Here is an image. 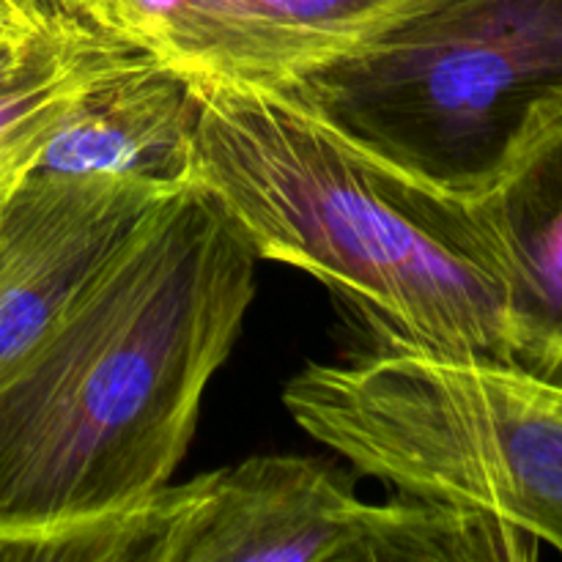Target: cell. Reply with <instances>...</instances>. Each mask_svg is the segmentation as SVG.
I'll use <instances>...</instances> for the list:
<instances>
[{
  "mask_svg": "<svg viewBox=\"0 0 562 562\" xmlns=\"http://www.w3.org/2000/svg\"><path fill=\"white\" fill-rule=\"evenodd\" d=\"M488 390L503 434V519L562 554V379L492 362Z\"/></svg>",
  "mask_w": 562,
  "mask_h": 562,
  "instance_id": "10",
  "label": "cell"
},
{
  "mask_svg": "<svg viewBox=\"0 0 562 562\" xmlns=\"http://www.w3.org/2000/svg\"><path fill=\"white\" fill-rule=\"evenodd\" d=\"M195 80L285 88L423 0H69Z\"/></svg>",
  "mask_w": 562,
  "mask_h": 562,
  "instance_id": "5",
  "label": "cell"
},
{
  "mask_svg": "<svg viewBox=\"0 0 562 562\" xmlns=\"http://www.w3.org/2000/svg\"><path fill=\"white\" fill-rule=\"evenodd\" d=\"M190 181L258 261L322 280L376 349L516 362L508 291L467 201L272 88L198 80Z\"/></svg>",
  "mask_w": 562,
  "mask_h": 562,
  "instance_id": "2",
  "label": "cell"
},
{
  "mask_svg": "<svg viewBox=\"0 0 562 562\" xmlns=\"http://www.w3.org/2000/svg\"><path fill=\"white\" fill-rule=\"evenodd\" d=\"M278 91L470 201L562 115V0H423Z\"/></svg>",
  "mask_w": 562,
  "mask_h": 562,
  "instance_id": "3",
  "label": "cell"
},
{
  "mask_svg": "<svg viewBox=\"0 0 562 562\" xmlns=\"http://www.w3.org/2000/svg\"><path fill=\"white\" fill-rule=\"evenodd\" d=\"M467 206L503 272L516 362L562 379V115Z\"/></svg>",
  "mask_w": 562,
  "mask_h": 562,
  "instance_id": "8",
  "label": "cell"
},
{
  "mask_svg": "<svg viewBox=\"0 0 562 562\" xmlns=\"http://www.w3.org/2000/svg\"><path fill=\"white\" fill-rule=\"evenodd\" d=\"M538 541L467 510L366 503L305 456H252L173 486L157 562H521Z\"/></svg>",
  "mask_w": 562,
  "mask_h": 562,
  "instance_id": "4",
  "label": "cell"
},
{
  "mask_svg": "<svg viewBox=\"0 0 562 562\" xmlns=\"http://www.w3.org/2000/svg\"><path fill=\"white\" fill-rule=\"evenodd\" d=\"M173 192L126 176L31 173L0 198V376Z\"/></svg>",
  "mask_w": 562,
  "mask_h": 562,
  "instance_id": "6",
  "label": "cell"
},
{
  "mask_svg": "<svg viewBox=\"0 0 562 562\" xmlns=\"http://www.w3.org/2000/svg\"><path fill=\"white\" fill-rule=\"evenodd\" d=\"M137 49L75 5L36 58L0 88V198L36 168L64 115L99 75Z\"/></svg>",
  "mask_w": 562,
  "mask_h": 562,
  "instance_id": "9",
  "label": "cell"
},
{
  "mask_svg": "<svg viewBox=\"0 0 562 562\" xmlns=\"http://www.w3.org/2000/svg\"><path fill=\"white\" fill-rule=\"evenodd\" d=\"M256 261L192 184L0 376V538L168 486L256 296Z\"/></svg>",
  "mask_w": 562,
  "mask_h": 562,
  "instance_id": "1",
  "label": "cell"
},
{
  "mask_svg": "<svg viewBox=\"0 0 562 562\" xmlns=\"http://www.w3.org/2000/svg\"><path fill=\"white\" fill-rule=\"evenodd\" d=\"M198 115L195 77L137 47L77 97L33 173L126 176L179 190L190 181Z\"/></svg>",
  "mask_w": 562,
  "mask_h": 562,
  "instance_id": "7",
  "label": "cell"
}]
</instances>
